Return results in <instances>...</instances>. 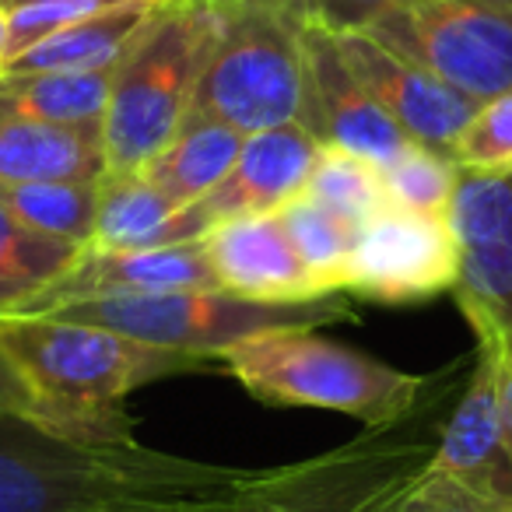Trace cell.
<instances>
[{"mask_svg": "<svg viewBox=\"0 0 512 512\" xmlns=\"http://www.w3.org/2000/svg\"><path fill=\"white\" fill-rule=\"evenodd\" d=\"M302 193L309 200H316V204H323L327 211L341 214L355 228L369 225L376 214H383L390 207L379 165L341 148H320Z\"/></svg>", "mask_w": 512, "mask_h": 512, "instance_id": "25", "label": "cell"}, {"mask_svg": "<svg viewBox=\"0 0 512 512\" xmlns=\"http://www.w3.org/2000/svg\"><path fill=\"white\" fill-rule=\"evenodd\" d=\"M242 141L246 137L239 130L190 113L183 120V127L169 137V144L144 165L141 176L155 190H162L172 204L190 207L197 200H204L232 172Z\"/></svg>", "mask_w": 512, "mask_h": 512, "instance_id": "18", "label": "cell"}, {"mask_svg": "<svg viewBox=\"0 0 512 512\" xmlns=\"http://www.w3.org/2000/svg\"><path fill=\"white\" fill-rule=\"evenodd\" d=\"M179 211L183 207L155 190L141 172H106L99 183V218L85 249L113 253V249L172 246L169 232Z\"/></svg>", "mask_w": 512, "mask_h": 512, "instance_id": "21", "label": "cell"}, {"mask_svg": "<svg viewBox=\"0 0 512 512\" xmlns=\"http://www.w3.org/2000/svg\"><path fill=\"white\" fill-rule=\"evenodd\" d=\"M453 295L477 337L512 334V228L488 246L463 253Z\"/></svg>", "mask_w": 512, "mask_h": 512, "instance_id": "23", "label": "cell"}, {"mask_svg": "<svg viewBox=\"0 0 512 512\" xmlns=\"http://www.w3.org/2000/svg\"><path fill=\"white\" fill-rule=\"evenodd\" d=\"M456 172L460 169L446 155L421 148V144H407L400 155H393L386 165H379L390 207L432 214V218H446L449 214Z\"/></svg>", "mask_w": 512, "mask_h": 512, "instance_id": "28", "label": "cell"}, {"mask_svg": "<svg viewBox=\"0 0 512 512\" xmlns=\"http://www.w3.org/2000/svg\"><path fill=\"white\" fill-rule=\"evenodd\" d=\"M225 0H162L113 67L102 120L106 172H141L193 109Z\"/></svg>", "mask_w": 512, "mask_h": 512, "instance_id": "3", "label": "cell"}, {"mask_svg": "<svg viewBox=\"0 0 512 512\" xmlns=\"http://www.w3.org/2000/svg\"><path fill=\"white\" fill-rule=\"evenodd\" d=\"M179 288H218L204 242H179V246L148 249H85L81 260L29 309L25 316H50L81 299L102 295H148L179 292Z\"/></svg>", "mask_w": 512, "mask_h": 512, "instance_id": "14", "label": "cell"}, {"mask_svg": "<svg viewBox=\"0 0 512 512\" xmlns=\"http://www.w3.org/2000/svg\"><path fill=\"white\" fill-rule=\"evenodd\" d=\"M355 512H512V502L477 495L467 484L425 463L421 470L400 474L379 491H372Z\"/></svg>", "mask_w": 512, "mask_h": 512, "instance_id": "26", "label": "cell"}, {"mask_svg": "<svg viewBox=\"0 0 512 512\" xmlns=\"http://www.w3.org/2000/svg\"><path fill=\"white\" fill-rule=\"evenodd\" d=\"M102 176V123L0 120V186L99 183Z\"/></svg>", "mask_w": 512, "mask_h": 512, "instance_id": "16", "label": "cell"}, {"mask_svg": "<svg viewBox=\"0 0 512 512\" xmlns=\"http://www.w3.org/2000/svg\"><path fill=\"white\" fill-rule=\"evenodd\" d=\"M460 365H453L442 390L432 386L425 404L407 418L365 428V435H358L355 442L316 456V460L253 470V477L232 495L183 505L176 512H355L372 491L390 484L393 477L432 463L449 418V414L442 418V407L453 404L449 383L460 379Z\"/></svg>", "mask_w": 512, "mask_h": 512, "instance_id": "5", "label": "cell"}, {"mask_svg": "<svg viewBox=\"0 0 512 512\" xmlns=\"http://www.w3.org/2000/svg\"><path fill=\"white\" fill-rule=\"evenodd\" d=\"M253 397L285 407H323L365 421L393 425L414 414L439 376H411L386 362L316 334V327L271 330L232 344L221 355Z\"/></svg>", "mask_w": 512, "mask_h": 512, "instance_id": "4", "label": "cell"}, {"mask_svg": "<svg viewBox=\"0 0 512 512\" xmlns=\"http://www.w3.org/2000/svg\"><path fill=\"white\" fill-rule=\"evenodd\" d=\"M113 71L0 74V120L102 123Z\"/></svg>", "mask_w": 512, "mask_h": 512, "instance_id": "20", "label": "cell"}, {"mask_svg": "<svg viewBox=\"0 0 512 512\" xmlns=\"http://www.w3.org/2000/svg\"><path fill=\"white\" fill-rule=\"evenodd\" d=\"M470 362L474 369L449 411L432 467L477 495L512 502V456L498 407V348L491 341H477Z\"/></svg>", "mask_w": 512, "mask_h": 512, "instance_id": "12", "label": "cell"}, {"mask_svg": "<svg viewBox=\"0 0 512 512\" xmlns=\"http://www.w3.org/2000/svg\"><path fill=\"white\" fill-rule=\"evenodd\" d=\"M200 242L218 288L228 295L274 306L323 299L281 214H242L218 221Z\"/></svg>", "mask_w": 512, "mask_h": 512, "instance_id": "13", "label": "cell"}, {"mask_svg": "<svg viewBox=\"0 0 512 512\" xmlns=\"http://www.w3.org/2000/svg\"><path fill=\"white\" fill-rule=\"evenodd\" d=\"M8 11L25 8V4H74V8L88 11V15H99V11H113L123 8V4H137V0H0Z\"/></svg>", "mask_w": 512, "mask_h": 512, "instance_id": "33", "label": "cell"}, {"mask_svg": "<svg viewBox=\"0 0 512 512\" xmlns=\"http://www.w3.org/2000/svg\"><path fill=\"white\" fill-rule=\"evenodd\" d=\"M498 348V407H502V432L512 456V334L509 337H477Z\"/></svg>", "mask_w": 512, "mask_h": 512, "instance_id": "32", "label": "cell"}, {"mask_svg": "<svg viewBox=\"0 0 512 512\" xmlns=\"http://www.w3.org/2000/svg\"><path fill=\"white\" fill-rule=\"evenodd\" d=\"M344 60L355 71L358 85L376 99V106L404 130L411 144H421L439 155H453V144L467 120L474 116L477 102L449 88L425 67L411 64L393 53L369 32H337ZM453 162V158H449Z\"/></svg>", "mask_w": 512, "mask_h": 512, "instance_id": "11", "label": "cell"}, {"mask_svg": "<svg viewBox=\"0 0 512 512\" xmlns=\"http://www.w3.org/2000/svg\"><path fill=\"white\" fill-rule=\"evenodd\" d=\"M407 4L414 0H306V11L330 32H365L372 22Z\"/></svg>", "mask_w": 512, "mask_h": 512, "instance_id": "31", "label": "cell"}, {"mask_svg": "<svg viewBox=\"0 0 512 512\" xmlns=\"http://www.w3.org/2000/svg\"><path fill=\"white\" fill-rule=\"evenodd\" d=\"M0 344L78 432L106 442L134 439L120 411L130 390L204 365V358L151 348L120 330L64 316H8L0 320Z\"/></svg>", "mask_w": 512, "mask_h": 512, "instance_id": "2", "label": "cell"}, {"mask_svg": "<svg viewBox=\"0 0 512 512\" xmlns=\"http://www.w3.org/2000/svg\"><path fill=\"white\" fill-rule=\"evenodd\" d=\"M316 155L320 141L302 123L249 134L232 172L204 200H197V211L211 228L242 214H278L288 200L306 190Z\"/></svg>", "mask_w": 512, "mask_h": 512, "instance_id": "15", "label": "cell"}, {"mask_svg": "<svg viewBox=\"0 0 512 512\" xmlns=\"http://www.w3.org/2000/svg\"><path fill=\"white\" fill-rule=\"evenodd\" d=\"M463 249L446 218L386 207L358 228L344 292L372 302H418L453 292Z\"/></svg>", "mask_w": 512, "mask_h": 512, "instance_id": "9", "label": "cell"}, {"mask_svg": "<svg viewBox=\"0 0 512 512\" xmlns=\"http://www.w3.org/2000/svg\"><path fill=\"white\" fill-rule=\"evenodd\" d=\"M278 214L285 221L288 235H292L295 249H299L316 292L320 295L344 292V274H348V260H351V249H355L358 228L351 221H344L341 214L309 200L306 193L288 200Z\"/></svg>", "mask_w": 512, "mask_h": 512, "instance_id": "24", "label": "cell"}, {"mask_svg": "<svg viewBox=\"0 0 512 512\" xmlns=\"http://www.w3.org/2000/svg\"><path fill=\"white\" fill-rule=\"evenodd\" d=\"M127 512H155V509H127Z\"/></svg>", "mask_w": 512, "mask_h": 512, "instance_id": "35", "label": "cell"}, {"mask_svg": "<svg viewBox=\"0 0 512 512\" xmlns=\"http://www.w3.org/2000/svg\"><path fill=\"white\" fill-rule=\"evenodd\" d=\"M162 0H137L113 11H99L92 18L67 25L53 36L39 39L25 53H18L4 71L8 74H36V71H113L120 57L130 50L148 18ZM0 71V74H4Z\"/></svg>", "mask_w": 512, "mask_h": 512, "instance_id": "17", "label": "cell"}, {"mask_svg": "<svg viewBox=\"0 0 512 512\" xmlns=\"http://www.w3.org/2000/svg\"><path fill=\"white\" fill-rule=\"evenodd\" d=\"M249 477L253 470L183 460L137 439L95 442L0 418V512H176L232 495Z\"/></svg>", "mask_w": 512, "mask_h": 512, "instance_id": "1", "label": "cell"}, {"mask_svg": "<svg viewBox=\"0 0 512 512\" xmlns=\"http://www.w3.org/2000/svg\"><path fill=\"white\" fill-rule=\"evenodd\" d=\"M449 158L463 172H512V92L495 95L474 109Z\"/></svg>", "mask_w": 512, "mask_h": 512, "instance_id": "29", "label": "cell"}, {"mask_svg": "<svg viewBox=\"0 0 512 512\" xmlns=\"http://www.w3.org/2000/svg\"><path fill=\"white\" fill-rule=\"evenodd\" d=\"M99 183L0 186V204L36 232L74 242V246H88L95 218H99Z\"/></svg>", "mask_w": 512, "mask_h": 512, "instance_id": "22", "label": "cell"}, {"mask_svg": "<svg viewBox=\"0 0 512 512\" xmlns=\"http://www.w3.org/2000/svg\"><path fill=\"white\" fill-rule=\"evenodd\" d=\"M306 22V0H225L190 113L225 123L242 137L299 123Z\"/></svg>", "mask_w": 512, "mask_h": 512, "instance_id": "6", "label": "cell"}, {"mask_svg": "<svg viewBox=\"0 0 512 512\" xmlns=\"http://www.w3.org/2000/svg\"><path fill=\"white\" fill-rule=\"evenodd\" d=\"M50 316L120 330V334L151 344V348L183 351V355L207 362V358H221L232 344L256 334L327 327V323L351 320V306L337 295L274 306V302H249L239 295H228L225 288H179V292L81 299Z\"/></svg>", "mask_w": 512, "mask_h": 512, "instance_id": "7", "label": "cell"}, {"mask_svg": "<svg viewBox=\"0 0 512 512\" xmlns=\"http://www.w3.org/2000/svg\"><path fill=\"white\" fill-rule=\"evenodd\" d=\"M302 109L299 123L320 141V148H341L372 165H386L407 148V137L369 92L337 46V32L309 18L302 29Z\"/></svg>", "mask_w": 512, "mask_h": 512, "instance_id": "10", "label": "cell"}, {"mask_svg": "<svg viewBox=\"0 0 512 512\" xmlns=\"http://www.w3.org/2000/svg\"><path fill=\"white\" fill-rule=\"evenodd\" d=\"M0 418H25V421H39L46 428H57V432L78 435V439H92V435L78 432L74 421L32 383L29 372L18 365V358L11 355L4 344H0ZM106 442V439H95ZM123 442V439H120Z\"/></svg>", "mask_w": 512, "mask_h": 512, "instance_id": "30", "label": "cell"}, {"mask_svg": "<svg viewBox=\"0 0 512 512\" xmlns=\"http://www.w3.org/2000/svg\"><path fill=\"white\" fill-rule=\"evenodd\" d=\"M365 32L477 106L512 92V0H414Z\"/></svg>", "mask_w": 512, "mask_h": 512, "instance_id": "8", "label": "cell"}, {"mask_svg": "<svg viewBox=\"0 0 512 512\" xmlns=\"http://www.w3.org/2000/svg\"><path fill=\"white\" fill-rule=\"evenodd\" d=\"M463 253L488 246L512 228V172H456L453 200L446 214Z\"/></svg>", "mask_w": 512, "mask_h": 512, "instance_id": "27", "label": "cell"}, {"mask_svg": "<svg viewBox=\"0 0 512 512\" xmlns=\"http://www.w3.org/2000/svg\"><path fill=\"white\" fill-rule=\"evenodd\" d=\"M8 64V8L0 4V71Z\"/></svg>", "mask_w": 512, "mask_h": 512, "instance_id": "34", "label": "cell"}, {"mask_svg": "<svg viewBox=\"0 0 512 512\" xmlns=\"http://www.w3.org/2000/svg\"><path fill=\"white\" fill-rule=\"evenodd\" d=\"M81 253L85 246L36 232L0 204V320L29 313Z\"/></svg>", "mask_w": 512, "mask_h": 512, "instance_id": "19", "label": "cell"}]
</instances>
